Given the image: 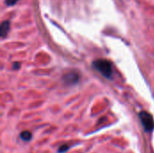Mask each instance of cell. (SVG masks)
Here are the masks:
<instances>
[{
	"label": "cell",
	"instance_id": "obj_1",
	"mask_svg": "<svg viewBox=\"0 0 154 153\" xmlns=\"http://www.w3.org/2000/svg\"><path fill=\"white\" fill-rule=\"evenodd\" d=\"M93 68L97 70L101 75H103L105 78H111L113 75V67L110 61L100 59L97 60L93 62Z\"/></svg>",
	"mask_w": 154,
	"mask_h": 153
},
{
	"label": "cell",
	"instance_id": "obj_2",
	"mask_svg": "<svg viewBox=\"0 0 154 153\" xmlns=\"http://www.w3.org/2000/svg\"><path fill=\"white\" fill-rule=\"evenodd\" d=\"M140 120L142 122V124L144 128V130L147 133L152 132L154 129V120L152 115L145 111H143L139 114Z\"/></svg>",
	"mask_w": 154,
	"mask_h": 153
},
{
	"label": "cell",
	"instance_id": "obj_3",
	"mask_svg": "<svg viewBox=\"0 0 154 153\" xmlns=\"http://www.w3.org/2000/svg\"><path fill=\"white\" fill-rule=\"evenodd\" d=\"M62 79L67 85H75L79 80V75L76 72H68L63 76Z\"/></svg>",
	"mask_w": 154,
	"mask_h": 153
},
{
	"label": "cell",
	"instance_id": "obj_4",
	"mask_svg": "<svg viewBox=\"0 0 154 153\" xmlns=\"http://www.w3.org/2000/svg\"><path fill=\"white\" fill-rule=\"evenodd\" d=\"M10 30V23L8 21H4L0 26V34L2 38H5Z\"/></svg>",
	"mask_w": 154,
	"mask_h": 153
},
{
	"label": "cell",
	"instance_id": "obj_5",
	"mask_svg": "<svg viewBox=\"0 0 154 153\" xmlns=\"http://www.w3.org/2000/svg\"><path fill=\"white\" fill-rule=\"evenodd\" d=\"M20 137H21V139H22L23 141H24V142H29V141H31V139H32V133H31L29 131H23V132L21 133Z\"/></svg>",
	"mask_w": 154,
	"mask_h": 153
},
{
	"label": "cell",
	"instance_id": "obj_6",
	"mask_svg": "<svg viewBox=\"0 0 154 153\" xmlns=\"http://www.w3.org/2000/svg\"><path fill=\"white\" fill-rule=\"evenodd\" d=\"M69 146L68 145V144H62L61 146H60L59 147V153H64L66 152L68 150H69Z\"/></svg>",
	"mask_w": 154,
	"mask_h": 153
},
{
	"label": "cell",
	"instance_id": "obj_7",
	"mask_svg": "<svg viewBox=\"0 0 154 153\" xmlns=\"http://www.w3.org/2000/svg\"><path fill=\"white\" fill-rule=\"evenodd\" d=\"M19 0H5V4L9 6H12L14 5H15Z\"/></svg>",
	"mask_w": 154,
	"mask_h": 153
},
{
	"label": "cell",
	"instance_id": "obj_8",
	"mask_svg": "<svg viewBox=\"0 0 154 153\" xmlns=\"http://www.w3.org/2000/svg\"><path fill=\"white\" fill-rule=\"evenodd\" d=\"M13 65H14V69H19V65H20L19 63H14Z\"/></svg>",
	"mask_w": 154,
	"mask_h": 153
}]
</instances>
